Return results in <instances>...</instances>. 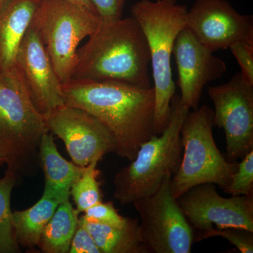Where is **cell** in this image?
<instances>
[{
  "mask_svg": "<svg viewBox=\"0 0 253 253\" xmlns=\"http://www.w3.org/2000/svg\"><path fill=\"white\" fill-rule=\"evenodd\" d=\"M65 105L86 111L114 138V153L132 161L141 145L154 135V87L116 82L72 79L62 84Z\"/></svg>",
  "mask_w": 253,
  "mask_h": 253,
  "instance_id": "1",
  "label": "cell"
},
{
  "mask_svg": "<svg viewBox=\"0 0 253 253\" xmlns=\"http://www.w3.org/2000/svg\"><path fill=\"white\" fill-rule=\"evenodd\" d=\"M150 65L149 46L134 18L101 21L87 42L78 50L72 78L148 89L152 87Z\"/></svg>",
  "mask_w": 253,
  "mask_h": 253,
  "instance_id": "2",
  "label": "cell"
},
{
  "mask_svg": "<svg viewBox=\"0 0 253 253\" xmlns=\"http://www.w3.org/2000/svg\"><path fill=\"white\" fill-rule=\"evenodd\" d=\"M187 8L176 0H139L131 8V17L146 40L152 68L155 93L154 134L167 127L171 102L176 92L171 58L178 34L186 28Z\"/></svg>",
  "mask_w": 253,
  "mask_h": 253,
  "instance_id": "3",
  "label": "cell"
},
{
  "mask_svg": "<svg viewBox=\"0 0 253 253\" xmlns=\"http://www.w3.org/2000/svg\"><path fill=\"white\" fill-rule=\"evenodd\" d=\"M48 130L46 118L36 106L16 68L0 72V152L6 172L17 180L39 161L40 142Z\"/></svg>",
  "mask_w": 253,
  "mask_h": 253,
  "instance_id": "4",
  "label": "cell"
},
{
  "mask_svg": "<svg viewBox=\"0 0 253 253\" xmlns=\"http://www.w3.org/2000/svg\"><path fill=\"white\" fill-rule=\"evenodd\" d=\"M189 111L174 95L167 127L141 145L130 164L114 176L113 196L120 204H133L154 194L168 173L175 174L182 158L181 127Z\"/></svg>",
  "mask_w": 253,
  "mask_h": 253,
  "instance_id": "5",
  "label": "cell"
},
{
  "mask_svg": "<svg viewBox=\"0 0 253 253\" xmlns=\"http://www.w3.org/2000/svg\"><path fill=\"white\" fill-rule=\"evenodd\" d=\"M214 111L203 105L189 111L181 127L182 158L172 176L171 188L177 199L195 186L212 183L224 191L237 170L218 149L213 137Z\"/></svg>",
  "mask_w": 253,
  "mask_h": 253,
  "instance_id": "6",
  "label": "cell"
},
{
  "mask_svg": "<svg viewBox=\"0 0 253 253\" xmlns=\"http://www.w3.org/2000/svg\"><path fill=\"white\" fill-rule=\"evenodd\" d=\"M100 18L90 10L68 0H42L32 24L41 36L61 83L73 78L78 47L99 26Z\"/></svg>",
  "mask_w": 253,
  "mask_h": 253,
  "instance_id": "7",
  "label": "cell"
},
{
  "mask_svg": "<svg viewBox=\"0 0 253 253\" xmlns=\"http://www.w3.org/2000/svg\"><path fill=\"white\" fill-rule=\"evenodd\" d=\"M172 177L168 173L156 193L133 204L149 253H190L195 242L194 231L173 195Z\"/></svg>",
  "mask_w": 253,
  "mask_h": 253,
  "instance_id": "8",
  "label": "cell"
},
{
  "mask_svg": "<svg viewBox=\"0 0 253 253\" xmlns=\"http://www.w3.org/2000/svg\"><path fill=\"white\" fill-rule=\"evenodd\" d=\"M194 231V241L212 229L237 227L253 232V194L224 198L212 183L199 184L176 199Z\"/></svg>",
  "mask_w": 253,
  "mask_h": 253,
  "instance_id": "9",
  "label": "cell"
},
{
  "mask_svg": "<svg viewBox=\"0 0 253 253\" xmlns=\"http://www.w3.org/2000/svg\"><path fill=\"white\" fill-rule=\"evenodd\" d=\"M214 104V126L224 129L229 162L242 159L253 150V85L237 73L220 85L208 86Z\"/></svg>",
  "mask_w": 253,
  "mask_h": 253,
  "instance_id": "10",
  "label": "cell"
},
{
  "mask_svg": "<svg viewBox=\"0 0 253 253\" xmlns=\"http://www.w3.org/2000/svg\"><path fill=\"white\" fill-rule=\"evenodd\" d=\"M48 130L66 145L73 162L86 167L95 160L115 151L109 129L90 113L63 105L46 116Z\"/></svg>",
  "mask_w": 253,
  "mask_h": 253,
  "instance_id": "11",
  "label": "cell"
},
{
  "mask_svg": "<svg viewBox=\"0 0 253 253\" xmlns=\"http://www.w3.org/2000/svg\"><path fill=\"white\" fill-rule=\"evenodd\" d=\"M186 28L213 52L239 42L253 44L252 17L240 14L226 0H195L186 12Z\"/></svg>",
  "mask_w": 253,
  "mask_h": 253,
  "instance_id": "12",
  "label": "cell"
},
{
  "mask_svg": "<svg viewBox=\"0 0 253 253\" xmlns=\"http://www.w3.org/2000/svg\"><path fill=\"white\" fill-rule=\"evenodd\" d=\"M15 68L33 104L44 117L65 105L62 83L32 22L18 47Z\"/></svg>",
  "mask_w": 253,
  "mask_h": 253,
  "instance_id": "13",
  "label": "cell"
},
{
  "mask_svg": "<svg viewBox=\"0 0 253 253\" xmlns=\"http://www.w3.org/2000/svg\"><path fill=\"white\" fill-rule=\"evenodd\" d=\"M213 53L187 28L176 37L172 54L178 71L179 97L181 104L189 110L199 107L205 86L227 71L225 61Z\"/></svg>",
  "mask_w": 253,
  "mask_h": 253,
  "instance_id": "14",
  "label": "cell"
},
{
  "mask_svg": "<svg viewBox=\"0 0 253 253\" xmlns=\"http://www.w3.org/2000/svg\"><path fill=\"white\" fill-rule=\"evenodd\" d=\"M42 0H6L0 5V72L15 69L20 44Z\"/></svg>",
  "mask_w": 253,
  "mask_h": 253,
  "instance_id": "15",
  "label": "cell"
},
{
  "mask_svg": "<svg viewBox=\"0 0 253 253\" xmlns=\"http://www.w3.org/2000/svg\"><path fill=\"white\" fill-rule=\"evenodd\" d=\"M38 154L45 179L43 196L56 200L60 204L69 200L71 186L81 177L86 167H81L63 158L49 131L42 136Z\"/></svg>",
  "mask_w": 253,
  "mask_h": 253,
  "instance_id": "16",
  "label": "cell"
},
{
  "mask_svg": "<svg viewBox=\"0 0 253 253\" xmlns=\"http://www.w3.org/2000/svg\"><path fill=\"white\" fill-rule=\"evenodd\" d=\"M79 222L90 233L101 253H149L141 239L138 218L126 217L121 226L89 222L81 217Z\"/></svg>",
  "mask_w": 253,
  "mask_h": 253,
  "instance_id": "17",
  "label": "cell"
},
{
  "mask_svg": "<svg viewBox=\"0 0 253 253\" xmlns=\"http://www.w3.org/2000/svg\"><path fill=\"white\" fill-rule=\"evenodd\" d=\"M59 204L56 200L42 195L32 207L12 212L15 239L19 246H38L44 228Z\"/></svg>",
  "mask_w": 253,
  "mask_h": 253,
  "instance_id": "18",
  "label": "cell"
},
{
  "mask_svg": "<svg viewBox=\"0 0 253 253\" xmlns=\"http://www.w3.org/2000/svg\"><path fill=\"white\" fill-rule=\"evenodd\" d=\"M79 214L69 200L59 204L40 239L43 253H67L78 224Z\"/></svg>",
  "mask_w": 253,
  "mask_h": 253,
  "instance_id": "19",
  "label": "cell"
},
{
  "mask_svg": "<svg viewBox=\"0 0 253 253\" xmlns=\"http://www.w3.org/2000/svg\"><path fill=\"white\" fill-rule=\"evenodd\" d=\"M17 179L11 173L5 172L0 179V253L20 252L15 239L11 209V195Z\"/></svg>",
  "mask_w": 253,
  "mask_h": 253,
  "instance_id": "20",
  "label": "cell"
},
{
  "mask_svg": "<svg viewBox=\"0 0 253 253\" xmlns=\"http://www.w3.org/2000/svg\"><path fill=\"white\" fill-rule=\"evenodd\" d=\"M99 161L95 160L86 166L85 170L81 177L73 183L71 188V196L76 205L79 213L102 201L97 176L99 171L96 169Z\"/></svg>",
  "mask_w": 253,
  "mask_h": 253,
  "instance_id": "21",
  "label": "cell"
},
{
  "mask_svg": "<svg viewBox=\"0 0 253 253\" xmlns=\"http://www.w3.org/2000/svg\"><path fill=\"white\" fill-rule=\"evenodd\" d=\"M224 192L231 196H249L253 194V150L238 163L237 170L234 173Z\"/></svg>",
  "mask_w": 253,
  "mask_h": 253,
  "instance_id": "22",
  "label": "cell"
},
{
  "mask_svg": "<svg viewBox=\"0 0 253 253\" xmlns=\"http://www.w3.org/2000/svg\"><path fill=\"white\" fill-rule=\"evenodd\" d=\"M81 218L89 222L99 223L111 226H121L126 221V217L118 212L112 203H98L84 211Z\"/></svg>",
  "mask_w": 253,
  "mask_h": 253,
  "instance_id": "23",
  "label": "cell"
},
{
  "mask_svg": "<svg viewBox=\"0 0 253 253\" xmlns=\"http://www.w3.org/2000/svg\"><path fill=\"white\" fill-rule=\"evenodd\" d=\"M215 236H220L227 240L241 253H253V231L237 227L224 228L220 230L212 229L205 235L204 239Z\"/></svg>",
  "mask_w": 253,
  "mask_h": 253,
  "instance_id": "24",
  "label": "cell"
},
{
  "mask_svg": "<svg viewBox=\"0 0 253 253\" xmlns=\"http://www.w3.org/2000/svg\"><path fill=\"white\" fill-rule=\"evenodd\" d=\"M229 49L241 68V79L245 83L253 85V44L239 42Z\"/></svg>",
  "mask_w": 253,
  "mask_h": 253,
  "instance_id": "25",
  "label": "cell"
},
{
  "mask_svg": "<svg viewBox=\"0 0 253 253\" xmlns=\"http://www.w3.org/2000/svg\"><path fill=\"white\" fill-rule=\"evenodd\" d=\"M70 253H101L90 233L79 222L70 246Z\"/></svg>",
  "mask_w": 253,
  "mask_h": 253,
  "instance_id": "26",
  "label": "cell"
},
{
  "mask_svg": "<svg viewBox=\"0 0 253 253\" xmlns=\"http://www.w3.org/2000/svg\"><path fill=\"white\" fill-rule=\"evenodd\" d=\"M101 21L122 18L126 0H91Z\"/></svg>",
  "mask_w": 253,
  "mask_h": 253,
  "instance_id": "27",
  "label": "cell"
},
{
  "mask_svg": "<svg viewBox=\"0 0 253 253\" xmlns=\"http://www.w3.org/2000/svg\"><path fill=\"white\" fill-rule=\"evenodd\" d=\"M68 1H71V2L75 3V4L80 5V6L86 8V9L90 10V11H92V12L97 14L96 9H95L94 5H93L91 0H68Z\"/></svg>",
  "mask_w": 253,
  "mask_h": 253,
  "instance_id": "28",
  "label": "cell"
},
{
  "mask_svg": "<svg viewBox=\"0 0 253 253\" xmlns=\"http://www.w3.org/2000/svg\"><path fill=\"white\" fill-rule=\"evenodd\" d=\"M5 164V158L1 153L0 152V166H3Z\"/></svg>",
  "mask_w": 253,
  "mask_h": 253,
  "instance_id": "29",
  "label": "cell"
},
{
  "mask_svg": "<svg viewBox=\"0 0 253 253\" xmlns=\"http://www.w3.org/2000/svg\"><path fill=\"white\" fill-rule=\"evenodd\" d=\"M6 0H0V5L2 4Z\"/></svg>",
  "mask_w": 253,
  "mask_h": 253,
  "instance_id": "30",
  "label": "cell"
}]
</instances>
